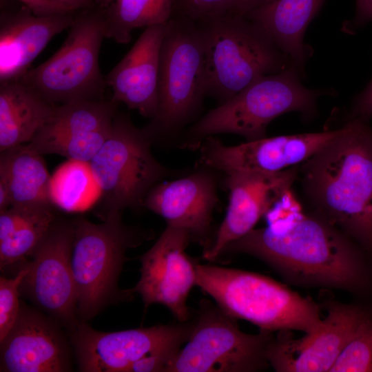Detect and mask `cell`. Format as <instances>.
I'll return each mask as SVG.
<instances>
[{
    "label": "cell",
    "mask_w": 372,
    "mask_h": 372,
    "mask_svg": "<svg viewBox=\"0 0 372 372\" xmlns=\"http://www.w3.org/2000/svg\"><path fill=\"white\" fill-rule=\"evenodd\" d=\"M73 239V220L56 218L25 262L28 273L20 286V293L68 331L81 322L71 267Z\"/></svg>",
    "instance_id": "12"
},
{
    "label": "cell",
    "mask_w": 372,
    "mask_h": 372,
    "mask_svg": "<svg viewBox=\"0 0 372 372\" xmlns=\"http://www.w3.org/2000/svg\"><path fill=\"white\" fill-rule=\"evenodd\" d=\"M205 95L207 74L197 23L172 17L161 48L157 112L146 128L152 135L175 130L196 112Z\"/></svg>",
    "instance_id": "9"
},
{
    "label": "cell",
    "mask_w": 372,
    "mask_h": 372,
    "mask_svg": "<svg viewBox=\"0 0 372 372\" xmlns=\"http://www.w3.org/2000/svg\"><path fill=\"white\" fill-rule=\"evenodd\" d=\"M121 215V211L110 212L101 223L83 216L73 219L71 267L81 322L91 320L111 304L132 297L130 289H120L118 285L125 254L153 235L125 225Z\"/></svg>",
    "instance_id": "5"
},
{
    "label": "cell",
    "mask_w": 372,
    "mask_h": 372,
    "mask_svg": "<svg viewBox=\"0 0 372 372\" xmlns=\"http://www.w3.org/2000/svg\"><path fill=\"white\" fill-rule=\"evenodd\" d=\"M28 8L35 15L46 17L76 12L60 3L58 0H17Z\"/></svg>",
    "instance_id": "32"
},
{
    "label": "cell",
    "mask_w": 372,
    "mask_h": 372,
    "mask_svg": "<svg viewBox=\"0 0 372 372\" xmlns=\"http://www.w3.org/2000/svg\"><path fill=\"white\" fill-rule=\"evenodd\" d=\"M299 165L276 173L235 172L226 174L225 185L229 192L226 216L205 259L215 260L231 242L254 229L258 220L278 202L299 175Z\"/></svg>",
    "instance_id": "17"
},
{
    "label": "cell",
    "mask_w": 372,
    "mask_h": 372,
    "mask_svg": "<svg viewBox=\"0 0 372 372\" xmlns=\"http://www.w3.org/2000/svg\"><path fill=\"white\" fill-rule=\"evenodd\" d=\"M196 285L226 314L260 330L306 333L322 323L315 302L264 275L203 264H196Z\"/></svg>",
    "instance_id": "4"
},
{
    "label": "cell",
    "mask_w": 372,
    "mask_h": 372,
    "mask_svg": "<svg viewBox=\"0 0 372 372\" xmlns=\"http://www.w3.org/2000/svg\"><path fill=\"white\" fill-rule=\"evenodd\" d=\"M265 216L267 227L231 242L223 254L253 256L296 285L353 292L369 287L364 249L324 219L304 213L292 190Z\"/></svg>",
    "instance_id": "1"
},
{
    "label": "cell",
    "mask_w": 372,
    "mask_h": 372,
    "mask_svg": "<svg viewBox=\"0 0 372 372\" xmlns=\"http://www.w3.org/2000/svg\"><path fill=\"white\" fill-rule=\"evenodd\" d=\"M56 107L21 79L0 84V152L30 142Z\"/></svg>",
    "instance_id": "23"
},
{
    "label": "cell",
    "mask_w": 372,
    "mask_h": 372,
    "mask_svg": "<svg viewBox=\"0 0 372 372\" xmlns=\"http://www.w3.org/2000/svg\"><path fill=\"white\" fill-rule=\"evenodd\" d=\"M76 12L39 17L22 3L1 8L0 84L21 79L50 41L69 28Z\"/></svg>",
    "instance_id": "20"
},
{
    "label": "cell",
    "mask_w": 372,
    "mask_h": 372,
    "mask_svg": "<svg viewBox=\"0 0 372 372\" xmlns=\"http://www.w3.org/2000/svg\"><path fill=\"white\" fill-rule=\"evenodd\" d=\"M372 117V80L355 99L348 119L360 118L369 121Z\"/></svg>",
    "instance_id": "33"
},
{
    "label": "cell",
    "mask_w": 372,
    "mask_h": 372,
    "mask_svg": "<svg viewBox=\"0 0 372 372\" xmlns=\"http://www.w3.org/2000/svg\"><path fill=\"white\" fill-rule=\"evenodd\" d=\"M152 134L116 112L111 132L88 163L102 194V218L143 205L149 191L168 174L151 152Z\"/></svg>",
    "instance_id": "8"
},
{
    "label": "cell",
    "mask_w": 372,
    "mask_h": 372,
    "mask_svg": "<svg viewBox=\"0 0 372 372\" xmlns=\"http://www.w3.org/2000/svg\"><path fill=\"white\" fill-rule=\"evenodd\" d=\"M56 219L52 205L10 206L0 211V269H19Z\"/></svg>",
    "instance_id": "24"
},
{
    "label": "cell",
    "mask_w": 372,
    "mask_h": 372,
    "mask_svg": "<svg viewBox=\"0 0 372 372\" xmlns=\"http://www.w3.org/2000/svg\"><path fill=\"white\" fill-rule=\"evenodd\" d=\"M59 49L20 79L56 105L105 100L107 85L99 67L105 39L104 8L77 11Z\"/></svg>",
    "instance_id": "7"
},
{
    "label": "cell",
    "mask_w": 372,
    "mask_h": 372,
    "mask_svg": "<svg viewBox=\"0 0 372 372\" xmlns=\"http://www.w3.org/2000/svg\"><path fill=\"white\" fill-rule=\"evenodd\" d=\"M191 240L186 229L167 225L157 241L140 257V278L130 289L141 296L145 309L162 304L180 322L191 318L187 300L196 285V264L185 251Z\"/></svg>",
    "instance_id": "13"
},
{
    "label": "cell",
    "mask_w": 372,
    "mask_h": 372,
    "mask_svg": "<svg viewBox=\"0 0 372 372\" xmlns=\"http://www.w3.org/2000/svg\"><path fill=\"white\" fill-rule=\"evenodd\" d=\"M11 206L9 191L6 184L0 180V211H3Z\"/></svg>",
    "instance_id": "37"
},
{
    "label": "cell",
    "mask_w": 372,
    "mask_h": 372,
    "mask_svg": "<svg viewBox=\"0 0 372 372\" xmlns=\"http://www.w3.org/2000/svg\"><path fill=\"white\" fill-rule=\"evenodd\" d=\"M369 313L357 306L338 304L328 309L317 329L299 338L279 331L267 350V360L279 372L330 371Z\"/></svg>",
    "instance_id": "15"
},
{
    "label": "cell",
    "mask_w": 372,
    "mask_h": 372,
    "mask_svg": "<svg viewBox=\"0 0 372 372\" xmlns=\"http://www.w3.org/2000/svg\"><path fill=\"white\" fill-rule=\"evenodd\" d=\"M343 126L320 132L265 137L227 146L208 136L201 145L200 163L225 174L235 172L276 173L298 165L343 131Z\"/></svg>",
    "instance_id": "14"
},
{
    "label": "cell",
    "mask_w": 372,
    "mask_h": 372,
    "mask_svg": "<svg viewBox=\"0 0 372 372\" xmlns=\"http://www.w3.org/2000/svg\"><path fill=\"white\" fill-rule=\"evenodd\" d=\"M204 50L207 95L228 101L261 76L293 65L266 31L229 12L196 21Z\"/></svg>",
    "instance_id": "3"
},
{
    "label": "cell",
    "mask_w": 372,
    "mask_h": 372,
    "mask_svg": "<svg viewBox=\"0 0 372 372\" xmlns=\"http://www.w3.org/2000/svg\"><path fill=\"white\" fill-rule=\"evenodd\" d=\"M68 8L79 11L96 6L92 0H58Z\"/></svg>",
    "instance_id": "36"
},
{
    "label": "cell",
    "mask_w": 372,
    "mask_h": 372,
    "mask_svg": "<svg viewBox=\"0 0 372 372\" xmlns=\"http://www.w3.org/2000/svg\"><path fill=\"white\" fill-rule=\"evenodd\" d=\"M270 1L271 0H229L226 12L233 14L245 16Z\"/></svg>",
    "instance_id": "34"
},
{
    "label": "cell",
    "mask_w": 372,
    "mask_h": 372,
    "mask_svg": "<svg viewBox=\"0 0 372 372\" xmlns=\"http://www.w3.org/2000/svg\"><path fill=\"white\" fill-rule=\"evenodd\" d=\"M217 201L213 176L200 172L156 184L147 193L143 205L163 217L167 225L188 231L192 240L205 251L212 243L211 215Z\"/></svg>",
    "instance_id": "19"
},
{
    "label": "cell",
    "mask_w": 372,
    "mask_h": 372,
    "mask_svg": "<svg viewBox=\"0 0 372 372\" xmlns=\"http://www.w3.org/2000/svg\"><path fill=\"white\" fill-rule=\"evenodd\" d=\"M117 106L111 99L56 105L52 120L24 145L41 155L88 163L108 138Z\"/></svg>",
    "instance_id": "16"
},
{
    "label": "cell",
    "mask_w": 372,
    "mask_h": 372,
    "mask_svg": "<svg viewBox=\"0 0 372 372\" xmlns=\"http://www.w3.org/2000/svg\"><path fill=\"white\" fill-rule=\"evenodd\" d=\"M272 332L249 334L218 305L203 300L186 344L165 372H247L269 365Z\"/></svg>",
    "instance_id": "10"
},
{
    "label": "cell",
    "mask_w": 372,
    "mask_h": 372,
    "mask_svg": "<svg viewBox=\"0 0 372 372\" xmlns=\"http://www.w3.org/2000/svg\"><path fill=\"white\" fill-rule=\"evenodd\" d=\"M96 6L102 8H106L114 2L118 0H92Z\"/></svg>",
    "instance_id": "38"
},
{
    "label": "cell",
    "mask_w": 372,
    "mask_h": 372,
    "mask_svg": "<svg viewBox=\"0 0 372 372\" xmlns=\"http://www.w3.org/2000/svg\"><path fill=\"white\" fill-rule=\"evenodd\" d=\"M372 21V0H356V14L353 27H359Z\"/></svg>",
    "instance_id": "35"
},
{
    "label": "cell",
    "mask_w": 372,
    "mask_h": 372,
    "mask_svg": "<svg viewBox=\"0 0 372 372\" xmlns=\"http://www.w3.org/2000/svg\"><path fill=\"white\" fill-rule=\"evenodd\" d=\"M229 0H175L172 17L197 21L203 17L226 12Z\"/></svg>",
    "instance_id": "30"
},
{
    "label": "cell",
    "mask_w": 372,
    "mask_h": 372,
    "mask_svg": "<svg viewBox=\"0 0 372 372\" xmlns=\"http://www.w3.org/2000/svg\"><path fill=\"white\" fill-rule=\"evenodd\" d=\"M43 155L24 144L0 155V180L10 194L11 206L53 205L51 180Z\"/></svg>",
    "instance_id": "25"
},
{
    "label": "cell",
    "mask_w": 372,
    "mask_h": 372,
    "mask_svg": "<svg viewBox=\"0 0 372 372\" xmlns=\"http://www.w3.org/2000/svg\"><path fill=\"white\" fill-rule=\"evenodd\" d=\"M324 0H271L245 17L259 24L302 73L312 54L304 43L310 22Z\"/></svg>",
    "instance_id": "22"
},
{
    "label": "cell",
    "mask_w": 372,
    "mask_h": 372,
    "mask_svg": "<svg viewBox=\"0 0 372 372\" xmlns=\"http://www.w3.org/2000/svg\"><path fill=\"white\" fill-rule=\"evenodd\" d=\"M175 0H118L104 8L105 39L127 44L139 28L167 22Z\"/></svg>",
    "instance_id": "26"
},
{
    "label": "cell",
    "mask_w": 372,
    "mask_h": 372,
    "mask_svg": "<svg viewBox=\"0 0 372 372\" xmlns=\"http://www.w3.org/2000/svg\"><path fill=\"white\" fill-rule=\"evenodd\" d=\"M70 358L61 324L21 303L16 322L0 341V371H70Z\"/></svg>",
    "instance_id": "18"
},
{
    "label": "cell",
    "mask_w": 372,
    "mask_h": 372,
    "mask_svg": "<svg viewBox=\"0 0 372 372\" xmlns=\"http://www.w3.org/2000/svg\"><path fill=\"white\" fill-rule=\"evenodd\" d=\"M176 354L164 353L145 356L134 363L127 372H165Z\"/></svg>",
    "instance_id": "31"
},
{
    "label": "cell",
    "mask_w": 372,
    "mask_h": 372,
    "mask_svg": "<svg viewBox=\"0 0 372 372\" xmlns=\"http://www.w3.org/2000/svg\"><path fill=\"white\" fill-rule=\"evenodd\" d=\"M193 320L113 332L80 322L69 331L78 369L82 372H127L140 359L156 353L176 354L186 343Z\"/></svg>",
    "instance_id": "11"
},
{
    "label": "cell",
    "mask_w": 372,
    "mask_h": 372,
    "mask_svg": "<svg viewBox=\"0 0 372 372\" xmlns=\"http://www.w3.org/2000/svg\"><path fill=\"white\" fill-rule=\"evenodd\" d=\"M69 161L56 171L51 180L53 204L68 210L75 207L88 183L85 163Z\"/></svg>",
    "instance_id": "28"
},
{
    "label": "cell",
    "mask_w": 372,
    "mask_h": 372,
    "mask_svg": "<svg viewBox=\"0 0 372 372\" xmlns=\"http://www.w3.org/2000/svg\"><path fill=\"white\" fill-rule=\"evenodd\" d=\"M301 74L291 65L258 79L194 125L189 131L194 141L191 146H196L198 139L220 133L238 134L247 141L265 138L268 125L290 112H298L307 119L313 118L317 99L327 91L304 87Z\"/></svg>",
    "instance_id": "6"
},
{
    "label": "cell",
    "mask_w": 372,
    "mask_h": 372,
    "mask_svg": "<svg viewBox=\"0 0 372 372\" xmlns=\"http://www.w3.org/2000/svg\"><path fill=\"white\" fill-rule=\"evenodd\" d=\"M28 273L25 264L14 276L0 277V341L2 340L16 322L20 310V286Z\"/></svg>",
    "instance_id": "29"
},
{
    "label": "cell",
    "mask_w": 372,
    "mask_h": 372,
    "mask_svg": "<svg viewBox=\"0 0 372 372\" xmlns=\"http://www.w3.org/2000/svg\"><path fill=\"white\" fill-rule=\"evenodd\" d=\"M348 119L342 132L299 168L313 214L372 255V129Z\"/></svg>",
    "instance_id": "2"
},
{
    "label": "cell",
    "mask_w": 372,
    "mask_h": 372,
    "mask_svg": "<svg viewBox=\"0 0 372 372\" xmlns=\"http://www.w3.org/2000/svg\"><path fill=\"white\" fill-rule=\"evenodd\" d=\"M166 23L146 28L105 76L112 92V101L123 103L151 119L158 108L160 53Z\"/></svg>",
    "instance_id": "21"
},
{
    "label": "cell",
    "mask_w": 372,
    "mask_h": 372,
    "mask_svg": "<svg viewBox=\"0 0 372 372\" xmlns=\"http://www.w3.org/2000/svg\"><path fill=\"white\" fill-rule=\"evenodd\" d=\"M372 371V316L363 320L329 372Z\"/></svg>",
    "instance_id": "27"
}]
</instances>
